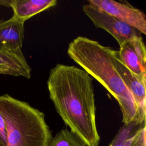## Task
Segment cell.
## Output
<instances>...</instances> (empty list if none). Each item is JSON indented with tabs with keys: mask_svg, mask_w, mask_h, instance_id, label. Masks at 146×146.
I'll use <instances>...</instances> for the list:
<instances>
[{
	"mask_svg": "<svg viewBox=\"0 0 146 146\" xmlns=\"http://www.w3.org/2000/svg\"><path fill=\"white\" fill-rule=\"evenodd\" d=\"M47 84L50 98L70 131L89 146H98L92 78L76 66L57 64Z\"/></svg>",
	"mask_w": 146,
	"mask_h": 146,
	"instance_id": "1",
	"label": "cell"
},
{
	"mask_svg": "<svg viewBox=\"0 0 146 146\" xmlns=\"http://www.w3.org/2000/svg\"><path fill=\"white\" fill-rule=\"evenodd\" d=\"M111 50L96 40L78 36L69 43L67 54L116 99L122 113L124 124L134 121L140 123L138 121L137 107L132 95L113 66Z\"/></svg>",
	"mask_w": 146,
	"mask_h": 146,
	"instance_id": "2",
	"label": "cell"
},
{
	"mask_svg": "<svg viewBox=\"0 0 146 146\" xmlns=\"http://www.w3.org/2000/svg\"><path fill=\"white\" fill-rule=\"evenodd\" d=\"M0 112L6 125V146H47L52 139L44 114L29 103L3 95Z\"/></svg>",
	"mask_w": 146,
	"mask_h": 146,
	"instance_id": "3",
	"label": "cell"
},
{
	"mask_svg": "<svg viewBox=\"0 0 146 146\" xmlns=\"http://www.w3.org/2000/svg\"><path fill=\"white\" fill-rule=\"evenodd\" d=\"M83 11L96 27L110 33L119 46L135 36H141V33L135 28L89 4L83 6Z\"/></svg>",
	"mask_w": 146,
	"mask_h": 146,
	"instance_id": "4",
	"label": "cell"
},
{
	"mask_svg": "<svg viewBox=\"0 0 146 146\" xmlns=\"http://www.w3.org/2000/svg\"><path fill=\"white\" fill-rule=\"evenodd\" d=\"M88 4L135 28L141 34H146L145 14L129 4L122 3L112 0H90Z\"/></svg>",
	"mask_w": 146,
	"mask_h": 146,
	"instance_id": "5",
	"label": "cell"
},
{
	"mask_svg": "<svg viewBox=\"0 0 146 146\" xmlns=\"http://www.w3.org/2000/svg\"><path fill=\"white\" fill-rule=\"evenodd\" d=\"M116 54L126 67L139 79L146 82V50L141 36H135L120 45Z\"/></svg>",
	"mask_w": 146,
	"mask_h": 146,
	"instance_id": "6",
	"label": "cell"
},
{
	"mask_svg": "<svg viewBox=\"0 0 146 146\" xmlns=\"http://www.w3.org/2000/svg\"><path fill=\"white\" fill-rule=\"evenodd\" d=\"M113 66L132 95L137 110V119L140 123L145 121L146 110V82L139 79L121 62L117 56L116 51L111 50Z\"/></svg>",
	"mask_w": 146,
	"mask_h": 146,
	"instance_id": "7",
	"label": "cell"
},
{
	"mask_svg": "<svg viewBox=\"0 0 146 146\" xmlns=\"http://www.w3.org/2000/svg\"><path fill=\"white\" fill-rule=\"evenodd\" d=\"M31 69L21 49L0 50V74L31 78Z\"/></svg>",
	"mask_w": 146,
	"mask_h": 146,
	"instance_id": "8",
	"label": "cell"
},
{
	"mask_svg": "<svg viewBox=\"0 0 146 146\" xmlns=\"http://www.w3.org/2000/svg\"><path fill=\"white\" fill-rule=\"evenodd\" d=\"M25 22L12 17L0 21V50L21 49L24 39Z\"/></svg>",
	"mask_w": 146,
	"mask_h": 146,
	"instance_id": "9",
	"label": "cell"
},
{
	"mask_svg": "<svg viewBox=\"0 0 146 146\" xmlns=\"http://www.w3.org/2000/svg\"><path fill=\"white\" fill-rule=\"evenodd\" d=\"M56 3V0H10L9 7L13 10V17L25 22Z\"/></svg>",
	"mask_w": 146,
	"mask_h": 146,
	"instance_id": "10",
	"label": "cell"
},
{
	"mask_svg": "<svg viewBox=\"0 0 146 146\" xmlns=\"http://www.w3.org/2000/svg\"><path fill=\"white\" fill-rule=\"evenodd\" d=\"M145 125V121L142 123L136 121L124 124L114 137L109 146H129L135 135L139 130Z\"/></svg>",
	"mask_w": 146,
	"mask_h": 146,
	"instance_id": "11",
	"label": "cell"
},
{
	"mask_svg": "<svg viewBox=\"0 0 146 146\" xmlns=\"http://www.w3.org/2000/svg\"><path fill=\"white\" fill-rule=\"evenodd\" d=\"M47 146H89L74 133L62 129L52 137Z\"/></svg>",
	"mask_w": 146,
	"mask_h": 146,
	"instance_id": "12",
	"label": "cell"
},
{
	"mask_svg": "<svg viewBox=\"0 0 146 146\" xmlns=\"http://www.w3.org/2000/svg\"><path fill=\"white\" fill-rule=\"evenodd\" d=\"M145 125L141 128L135 135L129 146H146Z\"/></svg>",
	"mask_w": 146,
	"mask_h": 146,
	"instance_id": "13",
	"label": "cell"
},
{
	"mask_svg": "<svg viewBox=\"0 0 146 146\" xmlns=\"http://www.w3.org/2000/svg\"><path fill=\"white\" fill-rule=\"evenodd\" d=\"M7 132L5 120L0 112V146H6Z\"/></svg>",
	"mask_w": 146,
	"mask_h": 146,
	"instance_id": "14",
	"label": "cell"
},
{
	"mask_svg": "<svg viewBox=\"0 0 146 146\" xmlns=\"http://www.w3.org/2000/svg\"><path fill=\"white\" fill-rule=\"evenodd\" d=\"M10 3V0L0 1V5H2V6H5L9 7Z\"/></svg>",
	"mask_w": 146,
	"mask_h": 146,
	"instance_id": "15",
	"label": "cell"
}]
</instances>
